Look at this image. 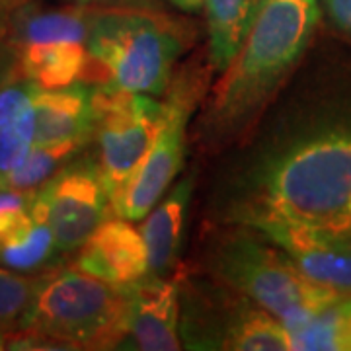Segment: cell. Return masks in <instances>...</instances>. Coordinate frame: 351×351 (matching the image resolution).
<instances>
[{
	"mask_svg": "<svg viewBox=\"0 0 351 351\" xmlns=\"http://www.w3.org/2000/svg\"><path fill=\"white\" fill-rule=\"evenodd\" d=\"M172 4H176L182 10H199L201 6L205 4V0H170Z\"/></svg>",
	"mask_w": 351,
	"mask_h": 351,
	"instance_id": "d4e9b609",
	"label": "cell"
},
{
	"mask_svg": "<svg viewBox=\"0 0 351 351\" xmlns=\"http://www.w3.org/2000/svg\"><path fill=\"white\" fill-rule=\"evenodd\" d=\"M36 84L12 69L0 84V180L24 162L36 137Z\"/></svg>",
	"mask_w": 351,
	"mask_h": 351,
	"instance_id": "4fadbf2b",
	"label": "cell"
},
{
	"mask_svg": "<svg viewBox=\"0 0 351 351\" xmlns=\"http://www.w3.org/2000/svg\"><path fill=\"white\" fill-rule=\"evenodd\" d=\"M322 4L332 22L351 36V0H322Z\"/></svg>",
	"mask_w": 351,
	"mask_h": 351,
	"instance_id": "cb8c5ba5",
	"label": "cell"
},
{
	"mask_svg": "<svg viewBox=\"0 0 351 351\" xmlns=\"http://www.w3.org/2000/svg\"><path fill=\"white\" fill-rule=\"evenodd\" d=\"M38 277H25L0 267V332L20 330L36 295Z\"/></svg>",
	"mask_w": 351,
	"mask_h": 351,
	"instance_id": "7402d4cb",
	"label": "cell"
},
{
	"mask_svg": "<svg viewBox=\"0 0 351 351\" xmlns=\"http://www.w3.org/2000/svg\"><path fill=\"white\" fill-rule=\"evenodd\" d=\"M226 350L239 351H287L291 336L274 314L254 304L242 308L226 328Z\"/></svg>",
	"mask_w": 351,
	"mask_h": 351,
	"instance_id": "d6986e66",
	"label": "cell"
},
{
	"mask_svg": "<svg viewBox=\"0 0 351 351\" xmlns=\"http://www.w3.org/2000/svg\"><path fill=\"white\" fill-rule=\"evenodd\" d=\"M96 10L84 4L38 8L29 6L14 18V43L16 49L39 43H88Z\"/></svg>",
	"mask_w": 351,
	"mask_h": 351,
	"instance_id": "2e32d148",
	"label": "cell"
},
{
	"mask_svg": "<svg viewBox=\"0 0 351 351\" xmlns=\"http://www.w3.org/2000/svg\"><path fill=\"white\" fill-rule=\"evenodd\" d=\"M320 22L318 0H260L248 36L213 90L207 125L234 133L295 69Z\"/></svg>",
	"mask_w": 351,
	"mask_h": 351,
	"instance_id": "7a4b0ae2",
	"label": "cell"
},
{
	"mask_svg": "<svg viewBox=\"0 0 351 351\" xmlns=\"http://www.w3.org/2000/svg\"><path fill=\"white\" fill-rule=\"evenodd\" d=\"M188 32L164 14L143 8L96 10L86 47V80L131 94H162L172 66L186 49Z\"/></svg>",
	"mask_w": 351,
	"mask_h": 351,
	"instance_id": "3957f363",
	"label": "cell"
},
{
	"mask_svg": "<svg viewBox=\"0 0 351 351\" xmlns=\"http://www.w3.org/2000/svg\"><path fill=\"white\" fill-rule=\"evenodd\" d=\"M101 178L110 199L119 195L143 162L166 117V104L149 94H131L100 84L94 88Z\"/></svg>",
	"mask_w": 351,
	"mask_h": 351,
	"instance_id": "8992f818",
	"label": "cell"
},
{
	"mask_svg": "<svg viewBox=\"0 0 351 351\" xmlns=\"http://www.w3.org/2000/svg\"><path fill=\"white\" fill-rule=\"evenodd\" d=\"M2 12H4V6H0V36L6 34V27H4V20H2Z\"/></svg>",
	"mask_w": 351,
	"mask_h": 351,
	"instance_id": "83f0119b",
	"label": "cell"
},
{
	"mask_svg": "<svg viewBox=\"0 0 351 351\" xmlns=\"http://www.w3.org/2000/svg\"><path fill=\"white\" fill-rule=\"evenodd\" d=\"M36 137L34 145L84 141L96 131L94 88L84 84L45 90L36 86Z\"/></svg>",
	"mask_w": 351,
	"mask_h": 351,
	"instance_id": "7c38bea8",
	"label": "cell"
},
{
	"mask_svg": "<svg viewBox=\"0 0 351 351\" xmlns=\"http://www.w3.org/2000/svg\"><path fill=\"white\" fill-rule=\"evenodd\" d=\"M18 2H24V0H0V6H4V8H10V6L18 4Z\"/></svg>",
	"mask_w": 351,
	"mask_h": 351,
	"instance_id": "4316f807",
	"label": "cell"
},
{
	"mask_svg": "<svg viewBox=\"0 0 351 351\" xmlns=\"http://www.w3.org/2000/svg\"><path fill=\"white\" fill-rule=\"evenodd\" d=\"M86 143L84 141H66L55 145H34L27 152L24 162L16 170L0 180V189L12 191H34L45 184L51 176L59 172V166L64 164L75 152H78Z\"/></svg>",
	"mask_w": 351,
	"mask_h": 351,
	"instance_id": "44dd1931",
	"label": "cell"
},
{
	"mask_svg": "<svg viewBox=\"0 0 351 351\" xmlns=\"http://www.w3.org/2000/svg\"><path fill=\"white\" fill-rule=\"evenodd\" d=\"M6 332H0V350H6Z\"/></svg>",
	"mask_w": 351,
	"mask_h": 351,
	"instance_id": "f1b7e54d",
	"label": "cell"
},
{
	"mask_svg": "<svg viewBox=\"0 0 351 351\" xmlns=\"http://www.w3.org/2000/svg\"><path fill=\"white\" fill-rule=\"evenodd\" d=\"M217 274L254 304L291 330L341 299L346 293L306 277L276 244L239 232L217 252Z\"/></svg>",
	"mask_w": 351,
	"mask_h": 351,
	"instance_id": "5b68a950",
	"label": "cell"
},
{
	"mask_svg": "<svg viewBox=\"0 0 351 351\" xmlns=\"http://www.w3.org/2000/svg\"><path fill=\"white\" fill-rule=\"evenodd\" d=\"M246 228L274 242L313 281L351 293L350 237L283 219H263Z\"/></svg>",
	"mask_w": 351,
	"mask_h": 351,
	"instance_id": "9c48e42d",
	"label": "cell"
},
{
	"mask_svg": "<svg viewBox=\"0 0 351 351\" xmlns=\"http://www.w3.org/2000/svg\"><path fill=\"white\" fill-rule=\"evenodd\" d=\"M193 191V178H186L164 197L141 226L149 254L151 276H162L174 265L182 246V230Z\"/></svg>",
	"mask_w": 351,
	"mask_h": 351,
	"instance_id": "5bb4252c",
	"label": "cell"
},
{
	"mask_svg": "<svg viewBox=\"0 0 351 351\" xmlns=\"http://www.w3.org/2000/svg\"><path fill=\"white\" fill-rule=\"evenodd\" d=\"M16 71L45 90H57L86 80L90 51L86 43H39L18 47Z\"/></svg>",
	"mask_w": 351,
	"mask_h": 351,
	"instance_id": "9a60e30c",
	"label": "cell"
},
{
	"mask_svg": "<svg viewBox=\"0 0 351 351\" xmlns=\"http://www.w3.org/2000/svg\"><path fill=\"white\" fill-rule=\"evenodd\" d=\"M283 219L351 239V110L314 117L250 168L232 221Z\"/></svg>",
	"mask_w": 351,
	"mask_h": 351,
	"instance_id": "6da1fadb",
	"label": "cell"
},
{
	"mask_svg": "<svg viewBox=\"0 0 351 351\" xmlns=\"http://www.w3.org/2000/svg\"><path fill=\"white\" fill-rule=\"evenodd\" d=\"M291 350L350 351L351 350V293L314 314L306 322L287 330Z\"/></svg>",
	"mask_w": 351,
	"mask_h": 351,
	"instance_id": "ac0fdd59",
	"label": "cell"
},
{
	"mask_svg": "<svg viewBox=\"0 0 351 351\" xmlns=\"http://www.w3.org/2000/svg\"><path fill=\"white\" fill-rule=\"evenodd\" d=\"M78 4H101V2H127V0H76Z\"/></svg>",
	"mask_w": 351,
	"mask_h": 351,
	"instance_id": "484cf974",
	"label": "cell"
},
{
	"mask_svg": "<svg viewBox=\"0 0 351 351\" xmlns=\"http://www.w3.org/2000/svg\"><path fill=\"white\" fill-rule=\"evenodd\" d=\"M57 250L53 230L45 217L32 205L29 219L0 244V262L14 269H34Z\"/></svg>",
	"mask_w": 351,
	"mask_h": 351,
	"instance_id": "ffe728a7",
	"label": "cell"
},
{
	"mask_svg": "<svg viewBox=\"0 0 351 351\" xmlns=\"http://www.w3.org/2000/svg\"><path fill=\"white\" fill-rule=\"evenodd\" d=\"M260 0H205L209 59L223 73L242 47L258 12Z\"/></svg>",
	"mask_w": 351,
	"mask_h": 351,
	"instance_id": "e0dca14e",
	"label": "cell"
},
{
	"mask_svg": "<svg viewBox=\"0 0 351 351\" xmlns=\"http://www.w3.org/2000/svg\"><path fill=\"white\" fill-rule=\"evenodd\" d=\"M127 316L129 285H115L75 265L38 277L20 330L57 339L66 350H106L125 339Z\"/></svg>",
	"mask_w": 351,
	"mask_h": 351,
	"instance_id": "277c9868",
	"label": "cell"
},
{
	"mask_svg": "<svg viewBox=\"0 0 351 351\" xmlns=\"http://www.w3.org/2000/svg\"><path fill=\"white\" fill-rule=\"evenodd\" d=\"M76 267L115 285H133L149 271V254L141 230L127 219L104 221L78 248Z\"/></svg>",
	"mask_w": 351,
	"mask_h": 351,
	"instance_id": "30bf717a",
	"label": "cell"
},
{
	"mask_svg": "<svg viewBox=\"0 0 351 351\" xmlns=\"http://www.w3.org/2000/svg\"><path fill=\"white\" fill-rule=\"evenodd\" d=\"M189 96L178 92L166 101V117L152 147L129 178L119 195L113 199V215L127 221L145 219L170 188L184 164Z\"/></svg>",
	"mask_w": 351,
	"mask_h": 351,
	"instance_id": "ba28073f",
	"label": "cell"
},
{
	"mask_svg": "<svg viewBox=\"0 0 351 351\" xmlns=\"http://www.w3.org/2000/svg\"><path fill=\"white\" fill-rule=\"evenodd\" d=\"M34 199H36V189L34 191L0 189V244L29 219Z\"/></svg>",
	"mask_w": 351,
	"mask_h": 351,
	"instance_id": "603a6c76",
	"label": "cell"
},
{
	"mask_svg": "<svg viewBox=\"0 0 351 351\" xmlns=\"http://www.w3.org/2000/svg\"><path fill=\"white\" fill-rule=\"evenodd\" d=\"M180 297L174 281L147 276L129 285L125 338L145 351L180 350Z\"/></svg>",
	"mask_w": 351,
	"mask_h": 351,
	"instance_id": "8fae6325",
	"label": "cell"
},
{
	"mask_svg": "<svg viewBox=\"0 0 351 351\" xmlns=\"http://www.w3.org/2000/svg\"><path fill=\"white\" fill-rule=\"evenodd\" d=\"M34 207L45 217L61 252L78 250L113 215L110 193L94 160L69 164L36 191Z\"/></svg>",
	"mask_w": 351,
	"mask_h": 351,
	"instance_id": "52a82bcc",
	"label": "cell"
}]
</instances>
